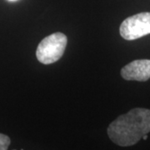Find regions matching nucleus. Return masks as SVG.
I'll return each mask as SVG.
<instances>
[{"mask_svg": "<svg viewBox=\"0 0 150 150\" xmlns=\"http://www.w3.org/2000/svg\"><path fill=\"white\" fill-rule=\"evenodd\" d=\"M9 1H16V0H9Z\"/></svg>", "mask_w": 150, "mask_h": 150, "instance_id": "obj_7", "label": "nucleus"}, {"mask_svg": "<svg viewBox=\"0 0 150 150\" xmlns=\"http://www.w3.org/2000/svg\"><path fill=\"white\" fill-rule=\"evenodd\" d=\"M119 33L126 40H135L149 34L150 13H140L127 18L121 23Z\"/></svg>", "mask_w": 150, "mask_h": 150, "instance_id": "obj_3", "label": "nucleus"}, {"mask_svg": "<svg viewBox=\"0 0 150 150\" xmlns=\"http://www.w3.org/2000/svg\"><path fill=\"white\" fill-rule=\"evenodd\" d=\"M10 145V139L5 134H0V150H8Z\"/></svg>", "mask_w": 150, "mask_h": 150, "instance_id": "obj_5", "label": "nucleus"}, {"mask_svg": "<svg viewBox=\"0 0 150 150\" xmlns=\"http://www.w3.org/2000/svg\"><path fill=\"white\" fill-rule=\"evenodd\" d=\"M142 139H144V140H147V139H148V135H147V134H145V135L143 136V138H142Z\"/></svg>", "mask_w": 150, "mask_h": 150, "instance_id": "obj_6", "label": "nucleus"}, {"mask_svg": "<svg viewBox=\"0 0 150 150\" xmlns=\"http://www.w3.org/2000/svg\"><path fill=\"white\" fill-rule=\"evenodd\" d=\"M150 132V110L133 108L109 124L108 135L115 144L129 147L136 144Z\"/></svg>", "mask_w": 150, "mask_h": 150, "instance_id": "obj_1", "label": "nucleus"}, {"mask_svg": "<svg viewBox=\"0 0 150 150\" xmlns=\"http://www.w3.org/2000/svg\"><path fill=\"white\" fill-rule=\"evenodd\" d=\"M121 76L125 80L145 82L150 79V60L138 59L125 65L121 69Z\"/></svg>", "mask_w": 150, "mask_h": 150, "instance_id": "obj_4", "label": "nucleus"}, {"mask_svg": "<svg viewBox=\"0 0 150 150\" xmlns=\"http://www.w3.org/2000/svg\"><path fill=\"white\" fill-rule=\"evenodd\" d=\"M68 43V38L63 33H54L39 43L36 50L38 60L43 64H51L62 58Z\"/></svg>", "mask_w": 150, "mask_h": 150, "instance_id": "obj_2", "label": "nucleus"}]
</instances>
